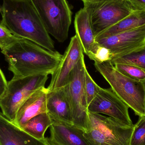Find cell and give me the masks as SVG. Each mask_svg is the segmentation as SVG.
<instances>
[{"label": "cell", "mask_w": 145, "mask_h": 145, "mask_svg": "<svg viewBox=\"0 0 145 145\" xmlns=\"http://www.w3.org/2000/svg\"><path fill=\"white\" fill-rule=\"evenodd\" d=\"M49 35L58 41L68 39L72 12L67 0H30Z\"/></svg>", "instance_id": "obj_5"}, {"label": "cell", "mask_w": 145, "mask_h": 145, "mask_svg": "<svg viewBox=\"0 0 145 145\" xmlns=\"http://www.w3.org/2000/svg\"><path fill=\"white\" fill-rule=\"evenodd\" d=\"M1 52L14 78L52 75L63 57L57 51L48 50L23 38H19Z\"/></svg>", "instance_id": "obj_1"}, {"label": "cell", "mask_w": 145, "mask_h": 145, "mask_svg": "<svg viewBox=\"0 0 145 145\" xmlns=\"http://www.w3.org/2000/svg\"><path fill=\"white\" fill-rule=\"evenodd\" d=\"M87 56L95 63H105L111 61L114 55L109 48L96 42L94 46L89 51Z\"/></svg>", "instance_id": "obj_20"}, {"label": "cell", "mask_w": 145, "mask_h": 145, "mask_svg": "<svg viewBox=\"0 0 145 145\" xmlns=\"http://www.w3.org/2000/svg\"><path fill=\"white\" fill-rule=\"evenodd\" d=\"M53 121L47 112L39 114L29 120L22 129L35 138L44 140L45 134L51 127Z\"/></svg>", "instance_id": "obj_18"}, {"label": "cell", "mask_w": 145, "mask_h": 145, "mask_svg": "<svg viewBox=\"0 0 145 145\" xmlns=\"http://www.w3.org/2000/svg\"><path fill=\"white\" fill-rule=\"evenodd\" d=\"M0 145H49L47 138H35L0 112Z\"/></svg>", "instance_id": "obj_13"}, {"label": "cell", "mask_w": 145, "mask_h": 145, "mask_svg": "<svg viewBox=\"0 0 145 145\" xmlns=\"http://www.w3.org/2000/svg\"><path fill=\"white\" fill-rule=\"evenodd\" d=\"M72 71L66 85L71 105L73 125L85 132L88 127V105L84 89V55Z\"/></svg>", "instance_id": "obj_8"}, {"label": "cell", "mask_w": 145, "mask_h": 145, "mask_svg": "<svg viewBox=\"0 0 145 145\" xmlns=\"http://www.w3.org/2000/svg\"><path fill=\"white\" fill-rule=\"evenodd\" d=\"M49 89L42 87L32 93L21 106L13 122L22 129L34 117L47 112V97Z\"/></svg>", "instance_id": "obj_14"}, {"label": "cell", "mask_w": 145, "mask_h": 145, "mask_svg": "<svg viewBox=\"0 0 145 145\" xmlns=\"http://www.w3.org/2000/svg\"><path fill=\"white\" fill-rule=\"evenodd\" d=\"M84 136L89 145H129L134 125L128 126L101 114L88 112Z\"/></svg>", "instance_id": "obj_4"}, {"label": "cell", "mask_w": 145, "mask_h": 145, "mask_svg": "<svg viewBox=\"0 0 145 145\" xmlns=\"http://www.w3.org/2000/svg\"><path fill=\"white\" fill-rule=\"evenodd\" d=\"M142 82L143 83V85H144V88L145 92V80H144V81H143V82Z\"/></svg>", "instance_id": "obj_28"}, {"label": "cell", "mask_w": 145, "mask_h": 145, "mask_svg": "<svg viewBox=\"0 0 145 145\" xmlns=\"http://www.w3.org/2000/svg\"><path fill=\"white\" fill-rule=\"evenodd\" d=\"M84 5L89 14L95 37L134 10L126 0H101Z\"/></svg>", "instance_id": "obj_7"}, {"label": "cell", "mask_w": 145, "mask_h": 145, "mask_svg": "<svg viewBox=\"0 0 145 145\" xmlns=\"http://www.w3.org/2000/svg\"><path fill=\"white\" fill-rule=\"evenodd\" d=\"M5 25L0 23V48L3 50L19 39Z\"/></svg>", "instance_id": "obj_24"}, {"label": "cell", "mask_w": 145, "mask_h": 145, "mask_svg": "<svg viewBox=\"0 0 145 145\" xmlns=\"http://www.w3.org/2000/svg\"><path fill=\"white\" fill-rule=\"evenodd\" d=\"M47 110L53 121L73 125L71 105L66 86L48 91Z\"/></svg>", "instance_id": "obj_12"}, {"label": "cell", "mask_w": 145, "mask_h": 145, "mask_svg": "<svg viewBox=\"0 0 145 145\" xmlns=\"http://www.w3.org/2000/svg\"><path fill=\"white\" fill-rule=\"evenodd\" d=\"M145 25V10H134L118 23L95 37V40Z\"/></svg>", "instance_id": "obj_17"}, {"label": "cell", "mask_w": 145, "mask_h": 145, "mask_svg": "<svg viewBox=\"0 0 145 145\" xmlns=\"http://www.w3.org/2000/svg\"><path fill=\"white\" fill-rule=\"evenodd\" d=\"M95 40L111 51L113 58L120 57L145 45V25Z\"/></svg>", "instance_id": "obj_10"}, {"label": "cell", "mask_w": 145, "mask_h": 145, "mask_svg": "<svg viewBox=\"0 0 145 145\" xmlns=\"http://www.w3.org/2000/svg\"><path fill=\"white\" fill-rule=\"evenodd\" d=\"M84 83L86 101L88 106L98 93L101 87L91 77L86 67L84 69Z\"/></svg>", "instance_id": "obj_23"}, {"label": "cell", "mask_w": 145, "mask_h": 145, "mask_svg": "<svg viewBox=\"0 0 145 145\" xmlns=\"http://www.w3.org/2000/svg\"><path fill=\"white\" fill-rule=\"evenodd\" d=\"M52 121L50 137L46 138L49 145H89L83 130L73 125Z\"/></svg>", "instance_id": "obj_15"}, {"label": "cell", "mask_w": 145, "mask_h": 145, "mask_svg": "<svg viewBox=\"0 0 145 145\" xmlns=\"http://www.w3.org/2000/svg\"><path fill=\"white\" fill-rule=\"evenodd\" d=\"M111 63L126 64L138 67L145 71V45L127 54L112 59Z\"/></svg>", "instance_id": "obj_19"}, {"label": "cell", "mask_w": 145, "mask_h": 145, "mask_svg": "<svg viewBox=\"0 0 145 145\" xmlns=\"http://www.w3.org/2000/svg\"><path fill=\"white\" fill-rule=\"evenodd\" d=\"M8 82L3 72L0 69V99L3 97L7 89Z\"/></svg>", "instance_id": "obj_25"}, {"label": "cell", "mask_w": 145, "mask_h": 145, "mask_svg": "<svg viewBox=\"0 0 145 145\" xmlns=\"http://www.w3.org/2000/svg\"><path fill=\"white\" fill-rule=\"evenodd\" d=\"M134 10H145V0H126Z\"/></svg>", "instance_id": "obj_26"}, {"label": "cell", "mask_w": 145, "mask_h": 145, "mask_svg": "<svg viewBox=\"0 0 145 145\" xmlns=\"http://www.w3.org/2000/svg\"><path fill=\"white\" fill-rule=\"evenodd\" d=\"M0 13L1 24L13 35L55 50L53 40L30 0H3Z\"/></svg>", "instance_id": "obj_2"}, {"label": "cell", "mask_w": 145, "mask_h": 145, "mask_svg": "<svg viewBox=\"0 0 145 145\" xmlns=\"http://www.w3.org/2000/svg\"><path fill=\"white\" fill-rule=\"evenodd\" d=\"M113 65L119 72L130 79L140 82L145 80V71L138 67L126 64L116 63Z\"/></svg>", "instance_id": "obj_21"}, {"label": "cell", "mask_w": 145, "mask_h": 145, "mask_svg": "<svg viewBox=\"0 0 145 145\" xmlns=\"http://www.w3.org/2000/svg\"><path fill=\"white\" fill-rule=\"evenodd\" d=\"M128 106L116 94L111 88L101 87L94 99L88 106V112L105 114L119 121L133 126Z\"/></svg>", "instance_id": "obj_9"}, {"label": "cell", "mask_w": 145, "mask_h": 145, "mask_svg": "<svg viewBox=\"0 0 145 145\" xmlns=\"http://www.w3.org/2000/svg\"><path fill=\"white\" fill-rule=\"evenodd\" d=\"M74 27L76 35L80 41L84 53L87 55L97 42L91 25L89 14L84 7L76 13Z\"/></svg>", "instance_id": "obj_16"}, {"label": "cell", "mask_w": 145, "mask_h": 145, "mask_svg": "<svg viewBox=\"0 0 145 145\" xmlns=\"http://www.w3.org/2000/svg\"><path fill=\"white\" fill-rule=\"evenodd\" d=\"M84 3H93L95 2L99 1L101 0H81Z\"/></svg>", "instance_id": "obj_27"}, {"label": "cell", "mask_w": 145, "mask_h": 145, "mask_svg": "<svg viewBox=\"0 0 145 145\" xmlns=\"http://www.w3.org/2000/svg\"><path fill=\"white\" fill-rule=\"evenodd\" d=\"M98 71L117 95L139 117L145 116V92L142 82L130 79L119 72L110 61L94 63Z\"/></svg>", "instance_id": "obj_3"}, {"label": "cell", "mask_w": 145, "mask_h": 145, "mask_svg": "<svg viewBox=\"0 0 145 145\" xmlns=\"http://www.w3.org/2000/svg\"><path fill=\"white\" fill-rule=\"evenodd\" d=\"M84 52L77 36L71 37L70 42L58 66L52 75L49 90L65 87L69 81L72 71L81 59Z\"/></svg>", "instance_id": "obj_11"}, {"label": "cell", "mask_w": 145, "mask_h": 145, "mask_svg": "<svg viewBox=\"0 0 145 145\" xmlns=\"http://www.w3.org/2000/svg\"><path fill=\"white\" fill-rule=\"evenodd\" d=\"M139 117L134 125L129 145H145V116Z\"/></svg>", "instance_id": "obj_22"}, {"label": "cell", "mask_w": 145, "mask_h": 145, "mask_svg": "<svg viewBox=\"0 0 145 145\" xmlns=\"http://www.w3.org/2000/svg\"><path fill=\"white\" fill-rule=\"evenodd\" d=\"M48 76L35 75L14 78L8 82L7 89L0 99V108L3 115L13 121L20 107L36 90L45 87Z\"/></svg>", "instance_id": "obj_6"}]
</instances>
